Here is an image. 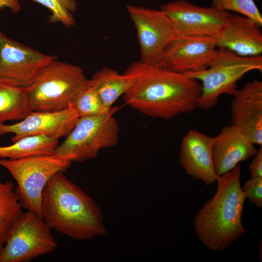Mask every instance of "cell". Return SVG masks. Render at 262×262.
I'll use <instances>...</instances> for the list:
<instances>
[{
  "instance_id": "1",
  "label": "cell",
  "mask_w": 262,
  "mask_h": 262,
  "mask_svg": "<svg viewBox=\"0 0 262 262\" xmlns=\"http://www.w3.org/2000/svg\"><path fill=\"white\" fill-rule=\"evenodd\" d=\"M125 72L131 75L133 81L124 100L142 114L168 119L197 107L201 84L184 73L140 60L131 64Z\"/></svg>"
},
{
  "instance_id": "2",
  "label": "cell",
  "mask_w": 262,
  "mask_h": 262,
  "mask_svg": "<svg viewBox=\"0 0 262 262\" xmlns=\"http://www.w3.org/2000/svg\"><path fill=\"white\" fill-rule=\"evenodd\" d=\"M42 217L51 229L75 240H90L106 233L100 208L64 172L55 174L44 189Z\"/></svg>"
},
{
  "instance_id": "3",
  "label": "cell",
  "mask_w": 262,
  "mask_h": 262,
  "mask_svg": "<svg viewBox=\"0 0 262 262\" xmlns=\"http://www.w3.org/2000/svg\"><path fill=\"white\" fill-rule=\"evenodd\" d=\"M241 165L218 176L213 196L204 203L193 220L196 233L204 246L221 251L246 232L242 215L246 197L240 184Z\"/></svg>"
},
{
  "instance_id": "4",
  "label": "cell",
  "mask_w": 262,
  "mask_h": 262,
  "mask_svg": "<svg viewBox=\"0 0 262 262\" xmlns=\"http://www.w3.org/2000/svg\"><path fill=\"white\" fill-rule=\"evenodd\" d=\"M209 66L198 71L185 73L202 82L197 107L210 110L215 106L220 96H233L237 83L246 73L253 70L262 71V56H241L227 49L219 48Z\"/></svg>"
},
{
  "instance_id": "5",
  "label": "cell",
  "mask_w": 262,
  "mask_h": 262,
  "mask_svg": "<svg viewBox=\"0 0 262 262\" xmlns=\"http://www.w3.org/2000/svg\"><path fill=\"white\" fill-rule=\"evenodd\" d=\"M89 82L81 67L56 59L27 88L34 111L56 112L69 107Z\"/></svg>"
},
{
  "instance_id": "6",
  "label": "cell",
  "mask_w": 262,
  "mask_h": 262,
  "mask_svg": "<svg viewBox=\"0 0 262 262\" xmlns=\"http://www.w3.org/2000/svg\"><path fill=\"white\" fill-rule=\"evenodd\" d=\"M71 163L55 154L13 160L0 158V166L7 170L16 182L15 191L22 207L41 217L43 192L47 182L55 174L66 171Z\"/></svg>"
},
{
  "instance_id": "7",
  "label": "cell",
  "mask_w": 262,
  "mask_h": 262,
  "mask_svg": "<svg viewBox=\"0 0 262 262\" xmlns=\"http://www.w3.org/2000/svg\"><path fill=\"white\" fill-rule=\"evenodd\" d=\"M79 117L75 127L58 145L54 154L70 162H83L95 158L103 148L115 146L119 128L113 115Z\"/></svg>"
},
{
  "instance_id": "8",
  "label": "cell",
  "mask_w": 262,
  "mask_h": 262,
  "mask_svg": "<svg viewBox=\"0 0 262 262\" xmlns=\"http://www.w3.org/2000/svg\"><path fill=\"white\" fill-rule=\"evenodd\" d=\"M42 217L27 210L12 227L0 251V262H27L54 251L58 244Z\"/></svg>"
},
{
  "instance_id": "9",
  "label": "cell",
  "mask_w": 262,
  "mask_h": 262,
  "mask_svg": "<svg viewBox=\"0 0 262 262\" xmlns=\"http://www.w3.org/2000/svg\"><path fill=\"white\" fill-rule=\"evenodd\" d=\"M127 10L137 31L140 61L164 67V51L176 37L171 19L161 9L128 5Z\"/></svg>"
},
{
  "instance_id": "10",
  "label": "cell",
  "mask_w": 262,
  "mask_h": 262,
  "mask_svg": "<svg viewBox=\"0 0 262 262\" xmlns=\"http://www.w3.org/2000/svg\"><path fill=\"white\" fill-rule=\"evenodd\" d=\"M57 59L10 38L0 30V79L28 87L46 66Z\"/></svg>"
},
{
  "instance_id": "11",
  "label": "cell",
  "mask_w": 262,
  "mask_h": 262,
  "mask_svg": "<svg viewBox=\"0 0 262 262\" xmlns=\"http://www.w3.org/2000/svg\"><path fill=\"white\" fill-rule=\"evenodd\" d=\"M171 19L176 37L201 35L217 37L232 13L213 6H198L177 0L161 6Z\"/></svg>"
},
{
  "instance_id": "12",
  "label": "cell",
  "mask_w": 262,
  "mask_h": 262,
  "mask_svg": "<svg viewBox=\"0 0 262 262\" xmlns=\"http://www.w3.org/2000/svg\"><path fill=\"white\" fill-rule=\"evenodd\" d=\"M216 48V38L213 36H176L164 51V67L180 73L204 70L217 54Z\"/></svg>"
},
{
  "instance_id": "13",
  "label": "cell",
  "mask_w": 262,
  "mask_h": 262,
  "mask_svg": "<svg viewBox=\"0 0 262 262\" xmlns=\"http://www.w3.org/2000/svg\"><path fill=\"white\" fill-rule=\"evenodd\" d=\"M79 118L71 105L60 111H33L17 123L0 124V135L13 133V143L31 136H45L59 140L70 133Z\"/></svg>"
},
{
  "instance_id": "14",
  "label": "cell",
  "mask_w": 262,
  "mask_h": 262,
  "mask_svg": "<svg viewBox=\"0 0 262 262\" xmlns=\"http://www.w3.org/2000/svg\"><path fill=\"white\" fill-rule=\"evenodd\" d=\"M231 125L252 144L262 145V82L255 80L237 89L231 104Z\"/></svg>"
},
{
  "instance_id": "15",
  "label": "cell",
  "mask_w": 262,
  "mask_h": 262,
  "mask_svg": "<svg viewBox=\"0 0 262 262\" xmlns=\"http://www.w3.org/2000/svg\"><path fill=\"white\" fill-rule=\"evenodd\" d=\"M215 137L195 130L183 136L180 151L179 162L186 173L207 186L214 183L217 176L213 162Z\"/></svg>"
},
{
  "instance_id": "16",
  "label": "cell",
  "mask_w": 262,
  "mask_h": 262,
  "mask_svg": "<svg viewBox=\"0 0 262 262\" xmlns=\"http://www.w3.org/2000/svg\"><path fill=\"white\" fill-rule=\"evenodd\" d=\"M261 27L247 17L232 14L219 35L215 37L216 47L241 56L261 55Z\"/></svg>"
},
{
  "instance_id": "17",
  "label": "cell",
  "mask_w": 262,
  "mask_h": 262,
  "mask_svg": "<svg viewBox=\"0 0 262 262\" xmlns=\"http://www.w3.org/2000/svg\"><path fill=\"white\" fill-rule=\"evenodd\" d=\"M257 149L237 128L231 125L223 127L215 137L213 162L220 176L231 170L240 162L253 157Z\"/></svg>"
},
{
  "instance_id": "18",
  "label": "cell",
  "mask_w": 262,
  "mask_h": 262,
  "mask_svg": "<svg viewBox=\"0 0 262 262\" xmlns=\"http://www.w3.org/2000/svg\"><path fill=\"white\" fill-rule=\"evenodd\" d=\"M33 111L27 87L0 79V124L21 120Z\"/></svg>"
},
{
  "instance_id": "19",
  "label": "cell",
  "mask_w": 262,
  "mask_h": 262,
  "mask_svg": "<svg viewBox=\"0 0 262 262\" xmlns=\"http://www.w3.org/2000/svg\"><path fill=\"white\" fill-rule=\"evenodd\" d=\"M90 80L104 105L111 109L115 101L130 88L133 79L126 72L120 74L112 68L104 67L95 73Z\"/></svg>"
},
{
  "instance_id": "20",
  "label": "cell",
  "mask_w": 262,
  "mask_h": 262,
  "mask_svg": "<svg viewBox=\"0 0 262 262\" xmlns=\"http://www.w3.org/2000/svg\"><path fill=\"white\" fill-rule=\"evenodd\" d=\"M58 140L45 136L24 137L8 146H0V158L17 159L36 155L54 154Z\"/></svg>"
},
{
  "instance_id": "21",
  "label": "cell",
  "mask_w": 262,
  "mask_h": 262,
  "mask_svg": "<svg viewBox=\"0 0 262 262\" xmlns=\"http://www.w3.org/2000/svg\"><path fill=\"white\" fill-rule=\"evenodd\" d=\"M22 208L13 182L0 181V251L14 224L23 213Z\"/></svg>"
},
{
  "instance_id": "22",
  "label": "cell",
  "mask_w": 262,
  "mask_h": 262,
  "mask_svg": "<svg viewBox=\"0 0 262 262\" xmlns=\"http://www.w3.org/2000/svg\"><path fill=\"white\" fill-rule=\"evenodd\" d=\"M70 105L75 110L79 117L103 115L118 109L112 107L106 108L91 85H88L74 98Z\"/></svg>"
},
{
  "instance_id": "23",
  "label": "cell",
  "mask_w": 262,
  "mask_h": 262,
  "mask_svg": "<svg viewBox=\"0 0 262 262\" xmlns=\"http://www.w3.org/2000/svg\"><path fill=\"white\" fill-rule=\"evenodd\" d=\"M47 7L51 12L49 22H60L67 28L75 25L72 15L77 11L78 5L75 0H32Z\"/></svg>"
},
{
  "instance_id": "24",
  "label": "cell",
  "mask_w": 262,
  "mask_h": 262,
  "mask_svg": "<svg viewBox=\"0 0 262 262\" xmlns=\"http://www.w3.org/2000/svg\"><path fill=\"white\" fill-rule=\"evenodd\" d=\"M212 6L237 12L262 26V16L253 0H212Z\"/></svg>"
},
{
  "instance_id": "25",
  "label": "cell",
  "mask_w": 262,
  "mask_h": 262,
  "mask_svg": "<svg viewBox=\"0 0 262 262\" xmlns=\"http://www.w3.org/2000/svg\"><path fill=\"white\" fill-rule=\"evenodd\" d=\"M250 202L258 208L262 207V178H250L242 187Z\"/></svg>"
},
{
  "instance_id": "26",
  "label": "cell",
  "mask_w": 262,
  "mask_h": 262,
  "mask_svg": "<svg viewBox=\"0 0 262 262\" xmlns=\"http://www.w3.org/2000/svg\"><path fill=\"white\" fill-rule=\"evenodd\" d=\"M260 147L249 167L250 178H262V147Z\"/></svg>"
},
{
  "instance_id": "27",
  "label": "cell",
  "mask_w": 262,
  "mask_h": 262,
  "mask_svg": "<svg viewBox=\"0 0 262 262\" xmlns=\"http://www.w3.org/2000/svg\"><path fill=\"white\" fill-rule=\"evenodd\" d=\"M9 8L14 14L17 13L21 9L19 0H0V9Z\"/></svg>"
}]
</instances>
